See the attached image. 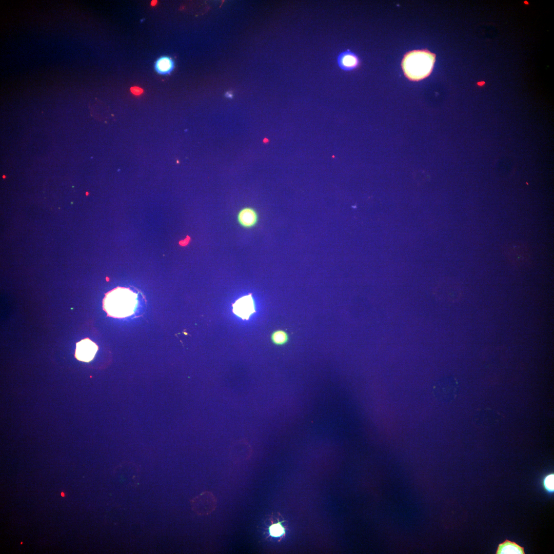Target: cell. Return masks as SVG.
<instances>
[{
  "instance_id": "obj_12",
  "label": "cell",
  "mask_w": 554,
  "mask_h": 554,
  "mask_svg": "<svg viewBox=\"0 0 554 554\" xmlns=\"http://www.w3.org/2000/svg\"><path fill=\"white\" fill-rule=\"evenodd\" d=\"M282 522L271 525L269 527V535L273 537H279L285 533V529L282 524Z\"/></svg>"
},
{
  "instance_id": "obj_15",
  "label": "cell",
  "mask_w": 554,
  "mask_h": 554,
  "mask_svg": "<svg viewBox=\"0 0 554 554\" xmlns=\"http://www.w3.org/2000/svg\"><path fill=\"white\" fill-rule=\"evenodd\" d=\"M190 239V238L188 236H187V238L185 240H184L183 241H180L179 244L181 246H185L187 245L189 243Z\"/></svg>"
},
{
  "instance_id": "obj_2",
  "label": "cell",
  "mask_w": 554,
  "mask_h": 554,
  "mask_svg": "<svg viewBox=\"0 0 554 554\" xmlns=\"http://www.w3.org/2000/svg\"><path fill=\"white\" fill-rule=\"evenodd\" d=\"M103 304L108 315L124 318L134 313L137 305V294L129 288L117 287L106 294Z\"/></svg>"
},
{
  "instance_id": "obj_3",
  "label": "cell",
  "mask_w": 554,
  "mask_h": 554,
  "mask_svg": "<svg viewBox=\"0 0 554 554\" xmlns=\"http://www.w3.org/2000/svg\"><path fill=\"white\" fill-rule=\"evenodd\" d=\"M504 252L509 260L516 266H523L529 262L530 255L528 247L523 243L507 244Z\"/></svg>"
},
{
  "instance_id": "obj_5",
  "label": "cell",
  "mask_w": 554,
  "mask_h": 554,
  "mask_svg": "<svg viewBox=\"0 0 554 554\" xmlns=\"http://www.w3.org/2000/svg\"><path fill=\"white\" fill-rule=\"evenodd\" d=\"M337 62L339 68L346 72L355 70L361 65V60L359 56L349 49L339 53Z\"/></svg>"
},
{
  "instance_id": "obj_6",
  "label": "cell",
  "mask_w": 554,
  "mask_h": 554,
  "mask_svg": "<svg viewBox=\"0 0 554 554\" xmlns=\"http://www.w3.org/2000/svg\"><path fill=\"white\" fill-rule=\"evenodd\" d=\"M458 386L452 380H441L433 387V393L436 397L443 401H449L453 399L457 393Z\"/></svg>"
},
{
  "instance_id": "obj_4",
  "label": "cell",
  "mask_w": 554,
  "mask_h": 554,
  "mask_svg": "<svg viewBox=\"0 0 554 554\" xmlns=\"http://www.w3.org/2000/svg\"><path fill=\"white\" fill-rule=\"evenodd\" d=\"M232 312L243 320H248L255 312V305L251 293L244 295L232 304Z\"/></svg>"
},
{
  "instance_id": "obj_13",
  "label": "cell",
  "mask_w": 554,
  "mask_h": 554,
  "mask_svg": "<svg viewBox=\"0 0 554 554\" xmlns=\"http://www.w3.org/2000/svg\"><path fill=\"white\" fill-rule=\"evenodd\" d=\"M544 489L548 493H553L554 491V474L551 473L546 475L543 480Z\"/></svg>"
},
{
  "instance_id": "obj_8",
  "label": "cell",
  "mask_w": 554,
  "mask_h": 554,
  "mask_svg": "<svg viewBox=\"0 0 554 554\" xmlns=\"http://www.w3.org/2000/svg\"><path fill=\"white\" fill-rule=\"evenodd\" d=\"M239 224L244 228L254 227L259 221V215L255 209L246 207L241 209L237 214Z\"/></svg>"
},
{
  "instance_id": "obj_7",
  "label": "cell",
  "mask_w": 554,
  "mask_h": 554,
  "mask_svg": "<svg viewBox=\"0 0 554 554\" xmlns=\"http://www.w3.org/2000/svg\"><path fill=\"white\" fill-rule=\"evenodd\" d=\"M97 350V345L86 338L76 343L75 356L81 361L88 362L94 358Z\"/></svg>"
},
{
  "instance_id": "obj_10",
  "label": "cell",
  "mask_w": 554,
  "mask_h": 554,
  "mask_svg": "<svg viewBox=\"0 0 554 554\" xmlns=\"http://www.w3.org/2000/svg\"><path fill=\"white\" fill-rule=\"evenodd\" d=\"M524 548L515 542L505 540L500 543L496 554H525Z\"/></svg>"
},
{
  "instance_id": "obj_11",
  "label": "cell",
  "mask_w": 554,
  "mask_h": 554,
  "mask_svg": "<svg viewBox=\"0 0 554 554\" xmlns=\"http://www.w3.org/2000/svg\"><path fill=\"white\" fill-rule=\"evenodd\" d=\"M270 339L274 345L281 346L285 345L289 341V337L286 331L278 329L272 332Z\"/></svg>"
},
{
  "instance_id": "obj_14",
  "label": "cell",
  "mask_w": 554,
  "mask_h": 554,
  "mask_svg": "<svg viewBox=\"0 0 554 554\" xmlns=\"http://www.w3.org/2000/svg\"><path fill=\"white\" fill-rule=\"evenodd\" d=\"M131 93L136 95H139L143 93V89L138 87H132L130 88Z\"/></svg>"
},
{
  "instance_id": "obj_1",
  "label": "cell",
  "mask_w": 554,
  "mask_h": 554,
  "mask_svg": "<svg viewBox=\"0 0 554 554\" xmlns=\"http://www.w3.org/2000/svg\"><path fill=\"white\" fill-rule=\"evenodd\" d=\"M436 55L426 49L406 52L402 60L401 67L405 76L409 81L418 82L431 73Z\"/></svg>"
},
{
  "instance_id": "obj_9",
  "label": "cell",
  "mask_w": 554,
  "mask_h": 554,
  "mask_svg": "<svg viewBox=\"0 0 554 554\" xmlns=\"http://www.w3.org/2000/svg\"><path fill=\"white\" fill-rule=\"evenodd\" d=\"M175 63L170 56L163 55L159 57L154 64V70L160 75L170 74L174 70Z\"/></svg>"
}]
</instances>
